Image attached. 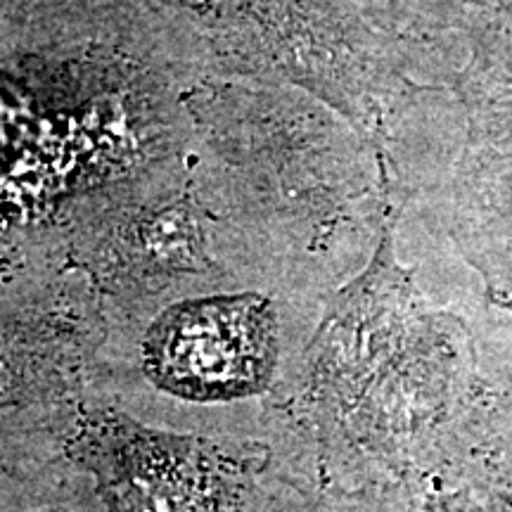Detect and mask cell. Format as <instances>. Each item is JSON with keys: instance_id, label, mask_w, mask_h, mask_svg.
Returning <instances> with one entry per match:
<instances>
[{"instance_id": "1", "label": "cell", "mask_w": 512, "mask_h": 512, "mask_svg": "<svg viewBox=\"0 0 512 512\" xmlns=\"http://www.w3.org/2000/svg\"><path fill=\"white\" fill-rule=\"evenodd\" d=\"M166 121L216 207L283 273L318 285L337 249L377 242L392 192L373 145L313 95L209 76L171 91Z\"/></svg>"}, {"instance_id": "2", "label": "cell", "mask_w": 512, "mask_h": 512, "mask_svg": "<svg viewBox=\"0 0 512 512\" xmlns=\"http://www.w3.org/2000/svg\"><path fill=\"white\" fill-rule=\"evenodd\" d=\"M190 19L202 79L299 88L342 114L373 150L420 88L377 0H197Z\"/></svg>"}, {"instance_id": "3", "label": "cell", "mask_w": 512, "mask_h": 512, "mask_svg": "<svg viewBox=\"0 0 512 512\" xmlns=\"http://www.w3.org/2000/svg\"><path fill=\"white\" fill-rule=\"evenodd\" d=\"M64 226L69 264L121 306L228 283L240 238L249 245L176 131L126 174L74 197Z\"/></svg>"}, {"instance_id": "4", "label": "cell", "mask_w": 512, "mask_h": 512, "mask_svg": "<svg viewBox=\"0 0 512 512\" xmlns=\"http://www.w3.org/2000/svg\"><path fill=\"white\" fill-rule=\"evenodd\" d=\"M451 145L415 197L437 202L484 294L512 311V8L472 46L441 107ZM413 197V200H415Z\"/></svg>"}, {"instance_id": "5", "label": "cell", "mask_w": 512, "mask_h": 512, "mask_svg": "<svg viewBox=\"0 0 512 512\" xmlns=\"http://www.w3.org/2000/svg\"><path fill=\"white\" fill-rule=\"evenodd\" d=\"M72 458L107 512H245L259 448L162 432L100 408L83 415Z\"/></svg>"}, {"instance_id": "6", "label": "cell", "mask_w": 512, "mask_h": 512, "mask_svg": "<svg viewBox=\"0 0 512 512\" xmlns=\"http://www.w3.org/2000/svg\"><path fill=\"white\" fill-rule=\"evenodd\" d=\"M197 0H0L12 67H81L169 83Z\"/></svg>"}, {"instance_id": "7", "label": "cell", "mask_w": 512, "mask_h": 512, "mask_svg": "<svg viewBox=\"0 0 512 512\" xmlns=\"http://www.w3.org/2000/svg\"><path fill=\"white\" fill-rule=\"evenodd\" d=\"M283 311L271 292L207 290L166 304L145 330V373L188 401H233L271 384Z\"/></svg>"}, {"instance_id": "8", "label": "cell", "mask_w": 512, "mask_h": 512, "mask_svg": "<svg viewBox=\"0 0 512 512\" xmlns=\"http://www.w3.org/2000/svg\"><path fill=\"white\" fill-rule=\"evenodd\" d=\"M411 55L420 86L448 88L512 0H377Z\"/></svg>"}, {"instance_id": "9", "label": "cell", "mask_w": 512, "mask_h": 512, "mask_svg": "<svg viewBox=\"0 0 512 512\" xmlns=\"http://www.w3.org/2000/svg\"><path fill=\"white\" fill-rule=\"evenodd\" d=\"M456 472H467L512 496V373L491 370L482 408L465 463Z\"/></svg>"}, {"instance_id": "10", "label": "cell", "mask_w": 512, "mask_h": 512, "mask_svg": "<svg viewBox=\"0 0 512 512\" xmlns=\"http://www.w3.org/2000/svg\"><path fill=\"white\" fill-rule=\"evenodd\" d=\"M313 512H425L422 486L401 479H325Z\"/></svg>"}, {"instance_id": "11", "label": "cell", "mask_w": 512, "mask_h": 512, "mask_svg": "<svg viewBox=\"0 0 512 512\" xmlns=\"http://www.w3.org/2000/svg\"><path fill=\"white\" fill-rule=\"evenodd\" d=\"M420 486L425 512H512V496L467 472H446Z\"/></svg>"}, {"instance_id": "12", "label": "cell", "mask_w": 512, "mask_h": 512, "mask_svg": "<svg viewBox=\"0 0 512 512\" xmlns=\"http://www.w3.org/2000/svg\"><path fill=\"white\" fill-rule=\"evenodd\" d=\"M0 67H5V69H8V57H5L3 50H0Z\"/></svg>"}]
</instances>
